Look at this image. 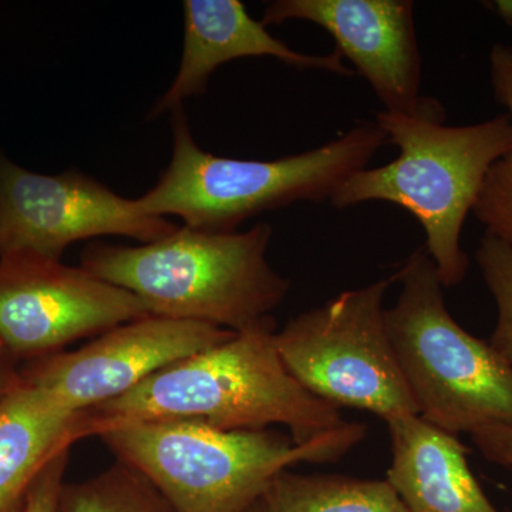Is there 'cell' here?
Here are the masks:
<instances>
[{
    "label": "cell",
    "instance_id": "1",
    "mask_svg": "<svg viewBox=\"0 0 512 512\" xmlns=\"http://www.w3.org/2000/svg\"><path fill=\"white\" fill-rule=\"evenodd\" d=\"M92 436L126 421L190 420L215 429L285 426L296 446L350 433L338 407L306 390L286 369L275 329L235 333L227 342L164 367L119 399L86 412Z\"/></svg>",
    "mask_w": 512,
    "mask_h": 512
},
{
    "label": "cell",
    "instance_id": "2",
    "mask_svg": "<svg viewBox=\"0 0 512 512\" xmlns=\"http://www.w3.org/2000/svg\"><path fill=\"white\" fill-rule=\"evenodd\" d=\"M444 119L434 99L413 116L379 111L375 123L399 156L350 175L330 202L346 210L382 201L410 212L424 229V248L441 284L451 288L466 279L470 261L461 232L491 165L512 150V124L508 114L461 127L446 126Z\"/></svg>",
    "mask_w": 512,
    "mask_h": 512
},
{
    "label": "cell",
    "instance_id": "3",
    "mask_svg": "<svg viewBox=\"0 0 512 512\" xmlns=\"http://www.w3.org/2000/svg\"><path fill=\"white\" fill-rule=\"evenodd\" d=\"M272 227L207 232L188 227L150 244L84 249L82 268L133 293L150 315L210 323L231 332L275 329L272 313L291 282L266 259Z\"/></svg>",
    "mask_w": 512,
    "mask_h": 512
},
{
    "label": "cell",
    "instance_id": "4",
    "mask_svg": "<svg viewBox=\"0 0 512 512\" xmlns=\"http://www.w3.org/2000/svg\"><path fill=\"white\" fill-rule=\"evenodd\" d=\"M367 427L311 446L275 430L215 429L200 421H126L100 427L117 461L160 491L175 512H245L276 474L298 463H336L365 439Z\"/></svg>",
    "mask_w": 512,
    "mask_h": 512
},
{
    "label": "cell",
    "instance_id": "5",
    "mask_svg": "<svg viewBox=\"0 0 512 512\" xmlns=\"http://www.w3.org/2000/svg\"><path fill=\"white\" fill-rule=\"evenodd\" d=\"M173 156L158 183L137 198L151 217L181 218L185 227L234 232L248 218L295 202L330 201L350 175L369 167L389 144L382 128L362 123L336 140L274 161L238 160L201 150L183 107L173 111Z\"/></svg>",
    "mask_w": 512,
    "mask_h": 512
},
{
    "label": "cell",
    "instance_id": "6",
    "mask_svg": "<svg viewBox=\"0 0 512 512\" xmlns=\"http://www.w3.org/2000/svg\"><path fill=\"white\" fill-rule=\"evenodd\" d=\"M393 278L402 291L384 318L421 419L454 436L512 426V366L448 312L427 249L414 251Z\"/></svg>",
    "mask_w": 512,
    "mask_h": 512
},
{
    "label": "cell",
    "instance_id": "7",
    "mask_svg": "<svg viewBox=\"0 0 512 512\" xmlns=\"http://www.w3.org/2000/svg\"><path fill=\"white\" fill-rule=\"evenodd\" d=\"M394 278L339 293L275 332L288 372L320 399L386 421L419 416L386 328L384 295Z\"/></svg>",
    "mask_w": 512,
    "mask_h": 512
},
{
    "label": "cell",
    "instance_id": "8",
    "mask_svg": "<svg viewBox=\"0 0 512 512\" xmlns=\"http://www.w3.org/2000/svg\"><path fill=\"white\" fill-rule=\"evenodd\" d=\"M177 229L82 171L33 173L0 153V258L60 261L84 239L119 235L150 244Z\"/></svg>",
    "mask_w": 512,
    "mask_h": 512
},
{
    "label": "cell",
    "instance_id": "9",
    "mask_svg": "<svg viewBox=\"0 0 512 512\" xmlns=\"http://www.w3.org/2000/svg\"><path fill=\"white\" fill-rule=\"evenodd\" d=\"M150 316L133 293L60 261L0 258V342L29 362Z\"/></svg>",
    "mask_w": 512,
    "mask_h": 512
},
{
    "label": "cell",
    "instance_id": "10",
    "mask_svg": "<svg viewBox=\"0 0 512 512\" xmlns=\"http://www.w3.org/2000/svg\"><path fill=\"white\" fill-rule=\"evenodd\" d=\"M234 335L210 323L150 315L107 330L83 348L30 362L22 379L70 412H89Z\"/></svg>",
    "mask_w": 512,
    "mask_h": 512
},
{
    "label": "cell",
    "instance_id": "11",
    "mask_svg": "<svg viewBox=\"0 0 512 512\" xmlns=\"http://www.w3.org/2000/svg\"><path fill=\"white\" fill-rule=\"evenodd\" d=\"M305 20L325 29L389 113H419L421 56L410 0H275L262 25Z\"/></svg>",
    "mask_w": 512,
    "mask_h": 512
},
{
    "label": "cell",
    "instance_id": "12",
    "mask_svg": "<svg viewBox=\"0 0 512 512\" xmlns=\"http://www.w3.org/2000/svg\"><path fill=\"white\" fill-rule=\"evenodd\" d=\"M184 40L180 67L167 92L157 100L148 119L181 109L184 101L207 90L208 80L222 64L242 57H275L296 69L325 70L355 76L338 50L329 55H305L276 39L249 15L241 0H185Z\"/></svg>",
    "mask_w": 512,
    "mask_h": 512
},
{
    "label": "cell",
    "instance_id": "13",
    "mask_svg": "<svg viewBox=\"0 0 512 512\" xmlns=\"http://www.w3.org/2000/svg\"><path fill=\"white\" fill-rule=\"evenodd\" d=\"M392 466L386 480L410 512H500L468 467V448L420 416L386 421Z\"/></svg>",
    "mask_w": 512,
    "mask_h": 512
},
{
    "label": "cell",
    "instance_id": "14",
    "mask_svg": "<svg viewBox=\"0 0 512 512\" xmlns=\"http://www.w3.org/2000/svg\"><path fill=\"white\" fill-rule=\"evenodd\" d=\"M92 436L87 413H74L20 380L0 400V512H23L47 461Z\"/></svg>",
    "mask_w": 512,
    "mask_h": 512
},
{
    "label": "cell",
    "instance_id": "15",
    "mask_svg": "<svg viewBox=\"0 0 512 512\" xmlns=\"http://www.w3.org/2000/svg\"><path fill=\"white\" fill-rule=\"evenodd\" d=\"M268 512H410L387 480L340 474H276L262 495Z\"/></svg>",
    "mask_w": 512,
    "mask_h": 512
},
{
    "label": "cell",
    "instance_id": "16",
    "mask_svg": "<svg viewBox=\"0 0 512 512\" xmlns=\"http://www.w3.org/2000/svg\"><path fill=\"white\" fill-rule=\"evenodd\" d=\"M57 512H175L146 477L116 464L77 483L64 481Z\"/></svg>",
    "mask_w": 512,
    "mask_h": 512
},
{
    "label": "cell",
    "instance_id": "17",
    "mask_svg": "<svg viewBox=\"0 0 512 512\" xmlns=\"http://www.w3.org/2000/svg\"><path fill=\"white\" fill-rule=\"evenodd\" d=\"M490 80L495 100L508 110L512 124V46L495 43L491 49ZM473 212L485 234L512 248V150L491 165Z\"/></svg>",
    "mask_w": 512,
    "mask_h": 512
},
{
    "label": "cell",
    "instance_id": "18",
    "mask_svg": "<svg viewBox=\"0 0 512 512\" xmlns=\"http://www.w3.org/2000/svg\"><path fill=\"white\" fill-rule=\"evenodd\" d=\"M476 261L497 306V323L488 342L512 366V248L485 234Z\"/></svg>",
    "mask_w": 512,
    "mask_h": 512
},
{
    "label": "cell",
    "instance_id": "19",
    "mask_svg": "<svg viewBox=\"0 0 512 512\" xmlns=\"http://www.w3.org/2000/svg\"><path fill=\"white\" fill-rule=\"evenodd\" d=\"M70 448L64 447L42 468L30 488L23 512H57L64 474L69 466Z\"/></svg>",
    "mask_w": 512,
    "mask_h": 512
},
{
    "label": "cell",
    "instance_id": "20",
    "mask_svg": "<svg viewBox=\"0 0 512 512\" xmlns=\"http://www.w3.org/2000/svg\"><path fill=\"white\" fill-rule=\"evenodd\" d=\"M480 453L491 463L512 468V426L484 427L470 434Z\"/></svg>",
    "mask_w": 512,
    "mask_h": 512
},
{
    "label": "cell",
    "instance_id": "21",
    "mask_svg": "<svg viewBox=\"0 0 512 512\" xmlns=\"http://www.w3.org/2000/svg\"><path fill=\"white\" fill-rule=\"evenodd\" d=\"M18 359L0 342V400L8 396L22 380V370L16 366Z\"/></svg>",
    "mask_w": 512,
    "mask_h": 512
},
{
    "label": "cell",
    "instance_id": "22",
    "mask_svg": "<svg viewBox=\"0 0 512 512\" xmlns=\"http://www.w3.org/2000/svg\"><path fill=\"white\" fill-rule=\"evenodd\" d=\"M484 5H488V8L497 13L498 18L512 29V0H495Z\"/></svg>",
    "mask_w": 512,
    "mask_h": 512
},
{
    "label": "cell",
    "instance_id": "23",
    "mask_svg": "<svg viewBox=\"0 0 512 512\" xmlns=\"http://www.w3.org/2000/svg\"><path fill=\"white\" fill-rule=\"evenodd\" d=\"M245 512H268V511H266L264 501H262V498H261V500L256 501V503L254 505H251V507H249L248 510Z\"/></svg>",
    "mask_w": 512,
    "mask_h": 512
}]
</instances>
